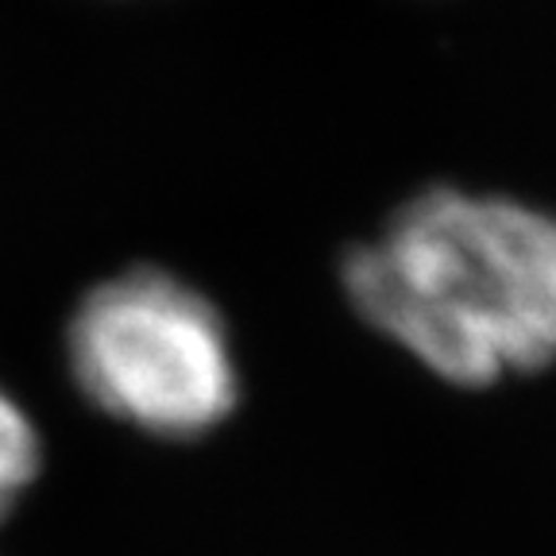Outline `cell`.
Listing matches in <instances>:
<instances>
[{
  "mask_svg": "<svg viewBox=\"0 0 556 556\" xmlns=\"http://www.w3.org/2000/svg\"><path fill=\"white\" fill-rule=\"evenodd\" d=\"M39 471V433L31 417L0 391V521L9 518Z\"/></svg>",
  "mask_w": 556,
  "mask_h": 556,
  "instance_id": "obj_3",
  "label": "cell"
},
{
  "mask_svg": "<svg viewBox=\"0 0 556 556\" xmlns=\"http://www.w3.org/2000/svg\"><path fill=\"white\" fill-rule=\"evenodd\" d=\"M70 371L116 421L155 437H201L236 406V364L217 305L155 267L86 294L70 321Z\"/></svg>",
  "mask_w": 556,
  "mask_h": 556,
  "instance_id": "obj_2",
  "label": "cell"
},
{
  "mask_svg": "<svg viewBox=\"0 0 556 556\" xmlns=\"http://www.w3.org/2000/svg\"><path fill=\"white\" fill-rule=\"evenodd\" d=\"M344 294L452 387L545 371L556 364V217L433 186L348 255Z\"/></svg>",
  "mask_w": 556,
  "mask_h": 556,
  "instance_id": "obj_1",
  "label": "cell"
}]
</instances>
